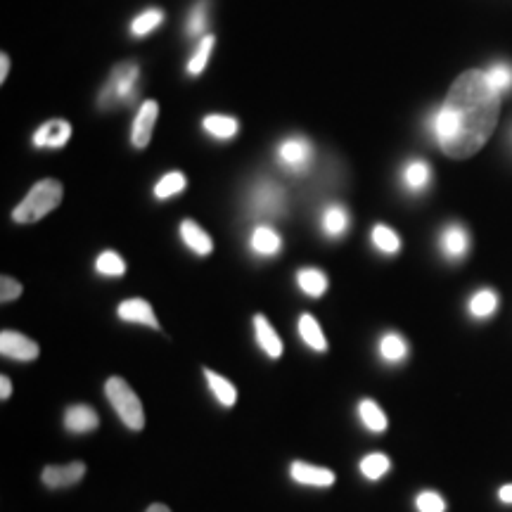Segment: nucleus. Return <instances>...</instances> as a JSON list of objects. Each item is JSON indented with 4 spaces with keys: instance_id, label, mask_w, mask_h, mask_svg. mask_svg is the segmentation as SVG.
Segmentation results:
<instances>
[{
    "instance_id": "4",
    "label": "nucleus",
    "mask_w": 512,
    "mask_h": 512,
    "mask_svg": "<svg viewBox=\"0 0 512 512\" xmlns=\"http://www.w3.org/2000/svg\"><path fill=\"white\" fill-rule=\"evenodd\" d=\"M138 79H140V69L138 64L133 62H124L117 64L112 69L110 79H107L105 86H102V95H100V107H110L121 105V102H131L138 93Z\"/></svg>"
},
{
    "instance_id": "34",
    "label": "nucleus",
    "mask_w": 512,
    "mask_h": 512,
    "mask_svg": "<svg viewBox=\"0 0 512 512\" xmlns=\"http://www.w3.org/2000/svg\"><path fill=\"white\" fill-rule=\"evenodd\" d=\"M204 27H207V0H200L190 12L185 31H188L190 36H204Z\"/></svg>"
},
{
    "instance_id": "35",
    "label": "nucleus",
    "mask_w": 512,
    "mask_h": 512,
    "mask_svg": "<svg viewBox=\"0 0 512 512\" xmlns=\"http://www.w3.org/2000/svg\"><path fill=\"white\" fill-rule=\"evenodd\" d=\"M415 508H418V512H446V501L434 491H422L415 498Z\"/></svg>"
},
{
    "instance_id": "14",
    "label": "nucleus",
    "mask_w": 512,
    "mask_h": 512,
    "mask_svg": "<svg viewBox=\"0 0 512 512\" xmlns=\"http://www.w3.org/2000/svg\"><path fill=\"white\" fill-rule=\"evenodd\" d=\"M441 249H444L448 259L460 261L467 254V249H470V235H467L463 226L446 228L444 235H441Z\"/></svg>"
},
{
    "instance_id": "20",
    "label": "nucleus",
    "mask_w": 512,
    "mask_h": 512,
    "mask_svg": "<svg viewBox=\"0 0 512 512\" xmlns=\"http://www.w3.org/2000/svg\"><path fill=\"white\" fill-rule=\"evenodd\" d=\"M358 418H361L363 425H366V430L380 434L387 430V415L373 399H363L358 403Z\"/></svg>"
},
{
    "instance_id": "2",
    "label": "nucleus",
    "mask_w": 512,
    "mask_h": 512,
    "mask_svg": "<svg viewBox=\"0 0 512 512\" xmlns=\"http://www.w3.org/2000/svg\"><path fill=\"white\" fill-rule=\"evenodd\" d=\"M64 195V188L55 178H46V181H38L34 188L29 190V195L17 204L12 211V221L29 226V223L41 221L43 216H48L50 211L60 207Z\"/></svg>"
},
{
    "instance_id": "17",
    "label": "nucleus",
    "mask_w": 512,
    "mask_h": 512,
    "mask_svg": "<svg viewBox=\"0 0 512 512\" xmlns=\"http://www.w3.org/2000/svg\"><path fill=\"white\" fill-rule=\"evenodd\" d=\"M202 126L211 138H219V140L238 136L240 131V121L235 117H226V114H209V117H204Z\"/></svg>"
},
{
    "instance_id": "7",
    "label": "nucleus",
    "mask_w": 512,
    "mask_h": 512,
    "mask_svg": "<svg viewBox=\"0 0 512 512\" xmlns=\"http://www.w3.org/2000/svg\"><path fill=\"white\" fill-rule=\"evenodd\" d=\"M159 117V105L155 100H147L140 107L136 121H133V131H131V143L136 150H145L152 140V128H155V121Z\"/></svg>"
},
{
    "instance_id": "15",
    "label": "nucleus",
    "mask_w": 512,
    "mask_h": 512,
    "mask_svg": "<svg viewBox=\"0 0 512 512\" xmlns=\"http://www.w3.org/2000/svg\"><path fill=\"white\" fill-rule=\"evenodd\" d=\"M181 238L190 252H195L200 256H207V254H211V249H214V242H211L209 235L190 219L181 223Z\"/></svg>"
},
{
    "instance_id": "23",
    "label": "nucleus",
    "mask_w": 512,
    "mask_h": 512,
    "mask_svg": "<svg viewBox=\"0 0 512 512\" xmlns=\"http://www.w3.org/2000/svg\"><path fill=\"white\" fill-rule=\"evenodd\" d=\"M297 283L302 287L304 294L309 297H323L325 290H328V278H325L323 271L318 268H302L297 273Z\"/></svg>"
},
{
    "instance_id": "36",
    "label": "nucleus",
    "mask_w": 512,
    "mask_h": 512,
    "mask_svg": "<svg viewBox=\"0 0 512 512\" xmlns=\"http://www.w3.org/2000/svg\"><path fill=\"white\" fill-rule=\"evenodd\" d=\"M19 294H22V285H19L15 278H8V275H3V280H0V302H3V304L15 302Z\"/></svg>"
},
{
    "instance_id": "10",
    "label": "nucleus",
    "mask_w": 512,
    "mask_h": 512,
    "mask_svg": "<svg viewBox=\"0 0 512 512\" xmlns=\"http://www.w3.org/2000/svg\"><path fill=\"white\" fill-rule=\"evenodd\" d=\"M117 313L121 320H126V323H138L159 330L155 311H152V306L147 304L145 299H128V302H121Z\"/></svg>"
},
{
    "instance_id": "33",
    "label": "nucleus",
    "mask_w": 512,
    "mask_h": 512,
    "mask_svg": "<svg viewBox=\"0 0 512 512\" xmlns=\"http://www.w3.org/2000/svg\"><path fill=\"white\" fill-rule=\"evenodd\" d=\"M95 268H98L100 275H110V278H117V275L126 273V261L121 259L117 252H102L95 261Z\"/></svg>"
},
{
    "instance_id": "40",
    "label": "nucleus",
    "mask_w": 512,
    "mask_h": 512,
    "mask_svg": "<svg viewBox=\"0 0 512 512\" xmlns=\"http://www.w3.org/2000/svg\"><path fill=\"white\" fill-rule=\"evenodd\" d=\"M147 512H171V510L162 503H155V505H150V508H147Z\"/></svg>"
},
{
    "instance_id": "9",
    "label": "nucleus",
    "mask_w": 512,
    "mask_h": 512,
    "mask_svg": "<svg viewBox=\"0 0 512 512\" xmlns=\"http://www.w3.org/2000/svg\"><path fill=\"white\" fill-rule=\"evenodd\" d=\"M83 475H86V465H83L81 460H74V463L69 465H48L46 470H43L41 479L48 489H64V486L81 482Z\"/></svg>"
},
{
    "instance_id": "11",
    "label": "nucleus",
    "mask_w": 512,
    "mask_h": 512,
    "mask_svg": "<svg viewBox=\"0 0 512 512\" xmlns=\"http://www.w3.org/2000/svg\"><path fill=\"white\" fill-rule=\"evenodd\" d=\"M98 422V413L91 406H83V403H76V406L67 408V413H64V427L72 434L93 432L98 427Z\"/></svg>"
},
{
    "instance_id": "6",
    "label": "nucleus",
    "mask_w": 512,
    "mask_h": 512,
    "mask_svg": "<svg viewBox=\"0 0 512 512\" xmlns=\"http://www.w3.org/2000/svg\"><path fill=\"white\" fill-rule=\"evenodd\" d=\"M0 354L15 358V361H36L38 344L22 332L3 330L0 332Z\"/></svg>"
},
{
    "instance_id": "37",
    "label": "nucleus",
    "mask_w": 512,
    "mask_h": 512,
    "mask_svg": "<svg viewBox=\"0 0 512 512\" xmlns=\"http://www.w3.org/2000/svg\"><path fill=\"white\" fill-rule=\"evenodd\" d=\"M8 74H10V57L8 53L0 55V83L8 81Z\"/></svg>"
},
{
    "instance_id": "27",
    "label": "nucleus",
    "mask_w": 512,
    "mask_h": 512,
    "mask_svg": "<svg viewBox=\"0 0 512 512\" xmlns=\"http://www.w3.org/2000/svg\"><path fill=\"white\" fill-rule=\"evenodd\" d=\"M214 43H216V38L211 34H204L200 38V46H197L195 55H192L190 62H188V74L190 76H200L204 72V67H207V62H209L211 50H214Z\"/></svg>"
},
{
    "instance_id": "13",
    "label": "nucleus",
    "mask_w": 512,
    "mask_h": 512,
    "mask_svg": "<svg viewBox=\"0 0 512 512\" xmlns=\"http://www.w3.org/2000/svg\"><path fill=\"white\" fill-rule=\"evenodd\" d=\"M254 335H256V342H259V347L266 351L271 358H280L283 356V342H280L278 332L271 323H268L266 316H254Z\"/></svg>"
},
{
    "instance_id": "29",
    "label": "nucleus",
    "mask_w": 512,
    "mask_h": 512,
    "mask_svg": "<svg viewBox=\"0 0 512 512\" xmlns=\"http://www.w3.org/2000/svg\"><path fill=\"white\" fill-rule=\"evenodd\" d=\"M392 470V460H389L384 453H370L361 460V475L366 479H380Z\"/></svg>"
},
{
    "instance_id": "22",
    "label": "nucleus",
    "mask_w": 512,
    "mask_h": 512,
    "mask_svg": "<svg viewBox=\"0 0 512 512\" xmlns=\"http://www.w3.org/2000/svg\"><path fill=\"white\" fill-rule=\"evenodd\" d=\"M349 230V214L344 207H328L323 214V233L328 238H342Z\"/></svg>"
},
{
    "instance_id": "24",
    "label": "nucleus",
    "mask_w": 512,
    "mask_h": 512,
    "mask_svg": "<svg viewBox=\"0 0 512 512\" xmlns=\"http://www.w3.org/2000/svg\"><path fill=\"white\" fill-rule=\"evenodd\" d=\"M484 74H486V79H489L491 88H494L498 95H505L512 91V67L508 62L491 64Z\"/></svg>"
},
{
    "instance_id": "30",
    "label": "nucleus",
    "mask_w": 512,
    "mask_h": 512,
    "mask_svg": "<svg viewBox=\"0 0 512 512\" xmlns=\"http://www.w3.org/2000/svg\"><path fill=\"white\" fill-rule=\"evenodd\" d=\"M496 306H498V297L496 292L491 290H479L475 297L470 299V313L475 318H489L491 313L496 311Z\"/></svg>"
},
{
    "instance_id": "39",
    "label": "nucleus",
    "mask_w": 512,
    "mask_h": 512,
    "mask_svg": "<svg viewBox=\"0 0 512 512\" xmlns=\"http://www.w3.org/2000/svg\"><path fill=\"white\" fill-rule=\"evenodd\" d=\"M498 498H501L503 503H512V484L501 486V491H498Z\"/></svg>"
},
{
    "instance_id": "25",
    "label": "nucleus",
    "mask_w": 512,
    "mask_h": 512,
    "mask_svg": "<svg viewBox=\"0 0 512 512\" xmlns=\"http://www.w3.org/2000/svg\"><path fill=\"white\" fill-rule=\"evenodd\" d=\"M430 178H432L430 164L420 162V159H415V162L408 164L406 171H403V181H406L408 188L415 190V192L422 190V188H427Z\"/></svg>"
},
{
    "instance_id": "16",
    "label": "nucleus",
    "mask_w": 512,
    "mask_h": 512,
    "mask_svg": "<svg viewBox=\"0 0 512 512\" xmlns=\"http://www.w3.org/2000/svg\"><path fill=\"white\" fill-rule=\"evenodd\" d=\"M254 207L259 214H278L283 209V192L278 185L264 183L254 190Z\"/></svg>"
},
{
    "instance_id": "12",
    "label": "nucleus",
    "mask_w": 512,
    "mask_h": 512,
    "mask_svg": "<svg viewBox=\"0 0 512 512\" xmlns=\"http://www.w3.org/2000/svg\"><path fill=\"white\" fill-rule=\"evenodd\" d=\"M290 472L294 482L306 484V486H332L337 479L335 472L328 470V467H318L309 463H292Z\"/></svg>"
},
{
    "instance_id": "38",
    "label": "nucleus",
    "mask_w": 512,
    "mask_h": 512,
    "mask_svg": "<svg viewBox=\"0 0 512 512\" xmlns=\"http://www.w3.org/2000/svg\"><path fill=\"white\" fill-rule=\"evenodd\" d=\"M10 394H12V382H10V377L3 375L0 377V399L8 401Z\"/></svg>"
},
{
    "instance_id": "32",
    "label": "nucleus",
    "mask_w": 512,
    "mask_h": 512,
    "mask_svg": "<svg viewBox=\"0 0 512 512\" xmlns=\"http://www.w3.org/2000/svg\"><path fill=\"white\" fill-rule=\"evenodd\" d=\"M373 245L380 249L382 254H396V252H399V247H401V240L392 228L382 226V223H380V226L373 228Z\"/></svg>"
},
{
    "instance_id": "31",
    "label": "nucleus",
    "mask_w": 512,
    "mask_h": 512,
    "mask_svg": "<svg viewBox=\"0 0 512 512\" xmlns=\"http://www.w3.org/2000/svg\"><path fill=\"white\" fill-rule=\"evenodd\" d=\"M185 176L181 174V171H171V174H166L162 181L157 183L155 188V197L157 200H169V197L178 195V192L185 190Z\"/></svg>"
},
{
    "instance_id": "1",
    "label": "nucleus",
    "mask_w": 512,
    "mask_h": 512,
    "mask_svg": "<svg viewBox=\"0 0 512 512\" xmlns=\"http://www.w3.org/2000/svg\"><path fill=\"white\" fill-rule=\"evenodd\" d=\"M501 114V95L479 69L463 72L448 88L444 105L432 119L434 138L446 157L470 159L489 143Z\"/></svg>"
},
{
    "instance_id": "21",
    "label": "nucleus",
    "mask_w": 512,
    "mask_h": 512,
    "mask_svg": "<svg viewBox=\"0 0 512 512\" xmlns=\"http://www.w3.org/2000/svg\"><path fill=\"white\" fill-rule=\"evenodd\" d=\"M280 247H283V240H280V235L273 228L259 226L252 233V249L256 254L275 256L280 252Z\"/></svg>"
},
{
    "instance_id": "5",
    "label": "nucleus",
    "mask_w": 512,
    "mask_h": 512,
    "mask_svg": "<svg viewBox=\"0 0 512 512\" xmlns=\"http://www.w3.org/2000/svg\"><path fill=\"white\" fill-rule=\"evenodd\" d=\"M278 162L290 174H304L313 164V145L309 138L292 136L278 145Z\"/></svg>"
},
{
    "instance_id": "18",
    "label": "nucleus",
    "mask_w": 512,
    "mask_h": 512,
    "mask_svg": "<svg viewBox=\"0 0 512 512\" xmlns=\"http://www.w3.org/2000/svg\"><path fill=\"white\" fill-rule=\"evenodd\" d=\"M299 335H302L304 344L313 351H328V342H325L323 330H320L318 320L311 313H302L299 318Z\"/></svg>"
},
{
    "instance_id": "28",
    "label": "nucleus",
    "mask_w": 512,
    "mask_h": 512,
    "mask_svg": "<svg viewBox=\"0 0 512 512\" xmlns=\"http://www.w3.org/2000/svg\"><path fill=\"white\" fill-rule=\"evenodd\" d=\"M380 354H382L384 361L399 363V361H403V358L408 356V344L403 342V337L394 335V332H389V335L382 337Z\"/></svg>"
},
{
    "instance_id": "19",
    "label": "nucleus",
    "mask_w": 512,
    "mask_h": 512,
    "mask_svg": "<svg viewBox=\"0 0 512 512\" xmlns=\"http://www.w3.org/2000/svg\"><path fill=\"white\" fill-rule=\"evenodd\" d=\"M204 377H207L209 389L214 392L216 399H219L221 406H226V408L235 406V401H238V389H235L233 384L226 380V377L216 375L214 370H209V368H204Z\"/></svg>"
},
{
    "instance_id": "3",
    "label": "nucleus",
    "mask_w": 512,
    "mask_h": 512,
    "mask_svg": "<svg viewBox=\"0 0 512 512\" xmlns=\"http://www.w3.org/2000/svg\"><path fill=\"white\" fill-rule=\"evenodd\" d=\"M105 394L128 430H133V432L143 430L145 427L143 403H140L136 392L128 387V382L124 380V377H110L105 384Z\"/></svg>"
},
{
    "instance_id": "8",
    "label": "nucleus",
    "mask_w": 512,
    "mask_h": 512,
    "mask_svg": "<svg viewBox=\"0 0 512 512\" xmlns=\"http://www.w3.org/2000/svg\"><path fill=\"white\" fill-rule=\"evenodd\" d=\"M69 138H72V124L62 119H53L34 133V145L41 147V150H60V147L69 143Z\"/></svg>"
},
{
    "instance_id": "26",
    "label": "nucleus",
    "mask_w": 512,
    "mask_h": 512,
    "mask_svg": "<svg viewBox=\"0 0 512 512\" xmlns=\"http://www.w3.org/2000/svg\"><path fill=\"white\" fill-rule=\"evenodd\" d=\"M162 22H164V10H159V8L145 10L131 22V34L136 38H143L150 34V31H155Z\"/></svg>"
}]
</instances>
